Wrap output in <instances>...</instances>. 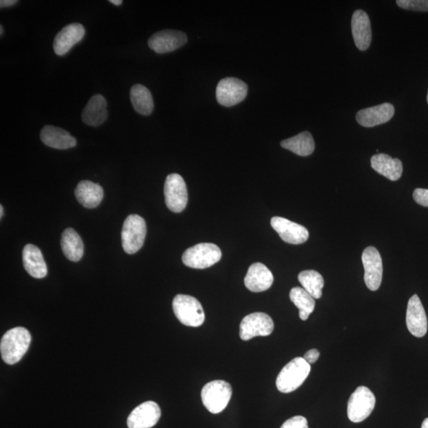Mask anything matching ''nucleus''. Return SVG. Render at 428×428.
I'll list each match as a JSON object with an SVG mask.
<instances>
[{
    "label": "nucleus",
    "instance_id": "obj_1",
    "mask_svg": "<svg viewBox=\"0 0 428 428\" xmlns=\"http://www.w3.org/2000/svg\"><path fill=\"white\" fill-rule=\"evenodd\" d=\"M30 342L32 335L27 329L17 327L8 331L0 343V351L4 363L9 365L19 363L27 353Z\"/></svg>",
    "mask_w": 428,
    "mask_h": 428
},
{
    "label": "nucleus",
    "instance_id": "obj_2",
    "mask_svg": "<svg viewBox=\"0 0 428 428\" xmlns=\"http://www.w3.org/2000/svg\"><path fill=\"white\" fill-rule=\"evenodd\" d=\"M311 371V366L307 361L298 357L285 365L276 379L277 389L289 394L299 388L307 380Z\"/></svg>",
    "mask_w": 428,
    "mask_h": 428
},
{
    "label": "nucleus",
    "instance_id": "obj_3",
    "mask_svg": "<svg viewBox=\"0 0 428 428\" xmlns=\"http://www.w3.org/2000/svg\"><path fill=\"white\" fill-rule=\"evenodd\" d=\"M172 307L177 319L188 327H200L205 321V313L201 303L190 295H176Z\"/></svg>",
    "mask_w": 428,
    "mask_h": 428
},
{
    "label": "nucleus",
    "instance_id": "obj_4",
    "mask_svg": "<svg viewBox=\"0 0 428 428\" xmlns=\"http://www.w3.org/2000/svg\"><path fill=\"white\" fill-rule=\"evenodd\" d=\"M232 394V386L228 382L216 380L203 387L201 396L206 409L213 414H218L226 409Z\"/></svg>",
    "mask_w": 428,
    "mask_h": 428
},
{
    "label": "nucleus",
    "instance_id": "obj_5",
    "mask_svg": "<svg viewBox=\"0 0 428 428\" xmlns=\"http://www.w3.org/2000/svg\"><path fill=\"white\" fill-rule=\"evenodd\" d=\"M222 251L216 244L202 243L186 250L182 254V262L187 267L205 269L221 261Z\"/></svg>",
    "mask_w": 428,
    "mask_h": 428
},
{
    "label": "nucleus",
    "instance_id": "obj_6",
    "mask_svg": "<svg viewBox=\"0 0 428 428\" xmlns=\"http://www.w3.org/2000/svg\"><path fill=\"white\" fill-rule=\"evenodd\" d=\"M147 228L144 218L132 214L126 219L122 227V248L127 254H135L144 244Z\"/></svg>",
    "mask_w": 428,
    "mask_h": 428
},
{
    "label": "nucleus",
    "instance_id": "obj_7",
    "mask_svg": "<svg viewBox=\"0 0 428 428\" xmlns=\"http://www.w3.org/2000/svg\"><path fill=\"white\" fill-rule=\"evenodd\" d=\"M376 403L375 396L368 387L359 386L350 396L348 403V416L353 423L363 422L373 412Z\"/></svg>",
    "mask_w": 428,
    "mask_h": 428
},
{
    "label": "nucleus",
    "instance_id": "obj_8",
    "mask_svg": "<svg viewBox=\"0 0 428 428\" xmlns=\"http://www.w3.org/2000/svg\"><path fill=\"white\" fill-rule=\"evenodd\" d=\"M274 321L264 313H254L246 316L239 325V336L248 341L257 336H268L273 333Z\"/></svg>",
    "mask_w": 428,
    "mask_h": 428
},
{
    "label": "nucleus",
    "instance_id": "obj_9",
    "mask_svg": "<svg viewBox=\"0 0 428 428\" xmlns=\"http://www.w3.org/2000/svg\"><path fill=\"white\" fill-rule=\"evenodd\" d=\"M165 197L167 207L174 213H180L186 208L188 193L186 182L178 175L167 176L165 185Z\"/></svg>",
    "mask_w": 428,
    "mask_h": 428
},
{
    "label": "nucleus",
    "instance_id": "obj_10",
    "mask_svg": "<svg viewBox=\"0 0 428 428\" xmlns=\"http://www.w3.org/2000/svg\"><path fill=\"white\" fill-rule=\"evenodd\" d=\"M248 89V85L241 80L233 78L223 79L217 86V100L224 106H235L246 98Z\"/></svg>",
    "mask_w": 428,
    "mask_h": 428
},
{
    "label": "nucleus",
    "instance_id": "obj_11",
    "mask_svg": "<svg viewBox=\"0 0 428 428\" xmlns=\"http://www.w3.org/2000/svg\"><path fill=\"white\" fill-rule=\"evenodd\" d=\"M361 261L364 267V280L366 287L371 292H376L381 287L383 266L378 249L374 247L366 248L361 254Z\"/></svg>",
    "mask_w": 428,
    "mask_h": 428
},
{
    "label": "nucleus",
    "instance_id": "obj_12",
    "mask_svg": "<svg viewBox=\"0 0 428 428\" xmlns=\"http://www.w3.org/2000/svg\"><path fill=\"white\" fill-rule=\"evenodd\" d=\"M187 43L185 33L178 30L166 29L152 35L147 44L156 54H164L181 48Z\"/></svg>",
    "mask_w": 428,
    "mask_h": 428
},
{
    "label": "nucleus",
    "instance_id": "obj_13",
    "mask_svg": "<svg viewBox=\"0 0 428 428\" xmlns=\"http://www.w3.org/2000/svg\"><path fill=\"white\" fill-rule=\"evenodd\" d=\"M406 324L409 333L416 337H424L427 334V315L421 300L416 294L414 295L407 303Z\"/></svg>",
    "mask_w": 428,
    "mask_h": 428
},
{
    "label": "nucleus",
    "instance_id": "obj_14",
    "mask_svg": "<svg viewBox=\"0 0 428 428\" xmlns=\"http://www.w3.org/2000/svg\"><path fill=\"white\" fill-rule=\"evenodd\" d=\"M271 225L283 241L290 244H300L307 241L308 229L299 224L281 217H274Z\"/></svg>",
    "mask_w": 428,
    "mask_h": 428
},
{
    "label": "nucleus",
    "instance_id": "obj_15",
    "mask_svg": "<svg viewBox=\"0 0 428 428\" xmlns=\"http://www.w3.org/2000/svg\"><path fill=\"white\" fill-rule=\"evenodd\" d=\"M161 416L159 405L154 401H146L132 410L127 420L129 428H151Z\"/></svg>",
    "mask_w": 428,
    "mask_h": 428
},
{
    "label": "nucleus",
    "instance_id": "obj_16",
    "mask_svg": "<svg viewBox=\"0 0 428 428\" xmlns=\"http://www.w3.org/2000/svg\"><path fill=\"white\" fill-rule=\"evenodd\" d=\"M85 35V29L80 23H71L66 25L56 36L54 40V50L56 54L64 56L82 40Z\"/></svg>",
    "mask_w": 428,
    "mask_h": 428
},
{
    "label": "nucleus",
    "instance_id": "obj_17",
    "mask_svg": "<svg viewBox=\"0 0 428 428\" xmlns=\"http://www.w3.org/2000/svg\"><path fill=\"white\" fill-rule=\"evenodd\" d=\"M273 283V274L261 263L252 264L244 278L246 287L254 293L266 292L272 287Z\"/></svg>",
    "mask_w": 428,
    "mask_h": 428
},
{
    "label": "nucleus",
    "instance_id": "obj_18",
    "mask_svg": "<svg viewBox=\"0 0 428 428\" xmlns=\"http://www.w3.org/2000/svg\"><path fill=\"white\" fill-rule=\"evenodd\" d=\"M394 113V106L383 104L359 110L356 115V120L361 126L374 127L389 121Z\"/></svg>",
    "mask_w": 428,
    "mask_h": 428
},
{
    "label": "nucleus",
    "instance_id": "obj_19",
    "mask_svg": "<svg viewBox=\"0 0 428 428\" xmlns=\"http://www.w3.org/2000/svg\"><path fill=\"white\" fill-rule=\"evenodd\" d=\"M351 30L357 48L361 51L368 49L372 40V30L368 14L357 10L351 19Z\"/></svg>",
    "mask_w": 428,
    "mask_h": 428
},
{
    "label": "nucleus",
    "instance_id": "obj_20",
    "mask_svg": "<svg viewBox=\"0 0 428 428\" xmlns=\"http://www.w3.org/2000/svg\"><path fill=\"white\" fill-rule=\"evenodd\" d=\"M23 266L27 272L35 278H43L48 274L42 252L34 244H27L23 252Z\"/></svg>",
    "mask_w": 428,
    "mask_h": 428
},
{
    "label": "nucleus",
    "instance_id": "obj_21",
    "mask_svg": "<svg viewBox=\"0 0 428 428\" xmlns=\"http://www.w3.org/2000/svg\"><path fill=\"white\" fill-rule=\"evenodd\" d=\"M45 145L56 150H69L76 145V140L68 131L53 126L43 127L40 134Z\"/></svg>",
    "mask_w": 428,
    "mask_h": 428
},
{
    "label": "nucleus",
    "instance_id": "obj_22",
    "mask_svg": "<svg viewBox=\"0 0 428 428\" xmlns=\"http://www.w3.org/2000/svg\"><path fill=\"white\" fill-rule=\"evenodd\" d=\"M76 200L83 206L93 209L99 205L104 200L103 187L93 182L83 180L78 183L75 188Z\"/></svg>",
    "mask_w": 428,
    "mask_h": 428
},
{
    "label": "nucleus",
    "instance_id": "obj_23",
    "mask_svg": "<svg viewBox=\"0 0 428 428\" xmlns=\"http://www.w3.org/2000/svg\"><path fill=\"white\" fill-rule=\"evenodd\" d=\"M106 105V100L103 95H95L91 97L83 110L82 120L84 123L95 127L104 123L108 118Z\"/></svg>",
    "mask_w": 428,
    "mask_h": 428
},
{
    "label": "nucleus",
    "instance_id": "obj_24",
    "mask_svg": "<svg viewBox=\"0 0 428 428\" xmlns=\"http://www.w3.org/2000/svg\"><path fill=\"white\" fill-rule=\"evenodd\" d=\"M371 167L391 181L399 180L403 172V165L396 158L383 154H377L371 157Z\"/></svg>",
    "mask_w": 428,
    "mask_h": 428
},
{
    "label": "nucleus",
    "instance_id": "obj_25",
    "mask_svg": "<svg viewBox=\"0 0 428 428\" xmlns=\"http://www.w3.org/2000/svg\"><path fill=\"white\" fill-rule=\"evenodd\" d=\"M61 248L66 258L73 262H78L82 259L84 246L82 239L73 228H66L61 236Z\"/></svg>",
    "mask_w": 428,
    "mask_h": 428
},
{
    "label": "nucleus",
    "instance_id": "obj_26",
    "mask_svg": "<svg viewBox=\"0 0 428 428\" xmlns=\"http://www.w3.org/2000/svg\"><path fill=\"white\" fill-rule=\"evenodd\" d=\"M281 146L300 156H308L312 154L315 150V142L312 134L305 131L283 141Z\"/></svg>",
    "mask_w": 428,
    "mask_h": 428
},
{
    "label": "nucleus",
    "instance_id": "obj_27",
    "mask_svg": "<svg viewBox=\"0 0 428 428\" xmlns=\"http://www.w3.org/2000/svg\"><path fill=\"white\" fill-rule=\"evenodd\" d=\"M130 99L132 106L137 113L142 115H150L154 108V99L150 91L141 84L132 86Z\"/></svg>",
    "mask_w": 428,
    "mask_h": 428
},
{
    "label": "nucleus",
    "instance_id": "obj_28",
    "mask_svg": "<svg viewBox=\"0 0 428 428\" xmlns=\"http://www.w3.org/2000/svg\"><path fill=\"white\" fill-rule=\"evenodd\" d=\"M289 298L299 309L300 320H307L315 309V299L303 288L294 287L290 290Z\"/></svg>",
    "mask_w": 428,
    "mask_h": 428
},
{
    "label": "nucleus",
    "instance_id": "obj_29",
    "mask_svg": "<svg viewBox=\"0 0 428 428\" xmlns=\"http://www.w3.org/2000/svg\"><path fill=\"white\" fill-rule=\"evenodd\" d=\"M298 281L303 289L314 299H320L322 296L324 285L322 275L316 271H304L298 274Z\"/></svg>",
    "mask_w": 428,
    "mask_h": 428
},
{
    "label": "nucleus",
    "instance_id": "obj_30",
    "mask_svg": "<svg viewBox=\"0 0 428 428\" xmlns=\"http://www.w3.org/2000/svg\"><path fill=\"white\" fill-rule=\"evenodd\" d=\"M396 3L409 11L428 12V0H397Z\"/></svg>",
    "mask_w": 428,
    "mask_h": 428
},
{
    "label": "nucleus",
    "instance_id": "obj_31",
    "mask_svg": "<svg viewBox=\"0 0 428 428\" xmlns=\"http://www.w3.org/2000/svg\"><path fill=\"white\" fill-rule=\"evenodd\" d=\"M280 428H309L308 421L303 416H294L285 421Z\"/></svg>",
    "mask_w": 428,
    "mask_h": 428
},
{
    "label": "nucleus",
    "instance_id": "obj_32",
    "mask_svg": "<svg viewBox=\"0 0 428 428\" xmlns=\"http://www.w3.org/2000/svg\"><path fill=\"white\" fill-rule=\"evenodd\" d=\"M414 198L419 205L428 207V189L417 188L414 192Z\"/></svg>",
    "mask_w": 428,
    "mask_h": 428
},
{
    "label": "nucleus",
    "instance_id": "obj_33",
    "mask_svg": "<svg viewBox=\"0 0 428 428\" xmlns=\"http://www.w3.org/2000/svg\"><path fill=\"white\" fill-rule=\"evenodd\" d=\"M320 357V351L317 349H311L305 354L303 358L307 363L311 365L317 361Z\"/></svg>",
    "mask_w": 428,
    "mask_h": 428
},
{
    "label": "nucleus",
    "instance_id": "obj_34",
    "mask_svg": "<svg viewBox=\"0 0 428 428\" xmlns=\"http://www.w3.org/2000/svg\"><path fill=\"white\" fill-rule=\"evenodd\" d=\"M18 1L16 0H1L0 1V7L3 8H8L13 6L15 3H17Z\"/></svg>",
    "mask_w": 428,
    "mask_h": 428
},
{
    "label": "nucleus",
    "instance_id": "obj_35",
    "mask_svg": "<svg viewBox=\"0 0 428 428\" xmlns=\"http://www.w3.org/2000/svg\"><path fill=\"white\" fill-rule=\"evenodd\" d=\"M112 4L116 5V6H120L122 3L121 0H110V1Z\"/></svg>",
    "mask_w": 428,
    "mask_h": 428
},
{
    "label": "nucleus",
    "instance_id": "obj_36",
    "mask_svg": "<svg viewBox=\"0 0 428 428\" xmlns=\"http://www.w3.org/2000/svg\"><path fill=\"white\" fill-rule=\"evenodd\" d=\"M421 428H428V418L423 422Z\"/></svg>",
    "mask_w": 428,
    "mask_h": 428
},
{
    "label": "nucleus",
    "instance_id": "obj_37",
    "mask_svg": "<svg viewBox=\"0 0 428 428\" xmlns=\"http://www.w3.org/2000/svg\"><path fill=\"white\" fill-rule=\"evenodd\" d=\"M3 206H0V217H3Z\"/></svg>",
    "mask_w": 428,
    "mask_h": 428
},
{
    "label": "nucleus",
    "instance_id": "obj_38",
    "mask_svg": "<svg viewBox=\"0 0 428 428\" xmlns=\"http://www.w3.org/2000/svg\"><path fill=\"white\" fill-rule=\"evenodd\" d=\"M3 25H0V35H3Z\"/></svg>",
    "mask_w": 428,
    "mask_h": 428
},
{
    "label": "nucleus",
    "instance_id": "obj_39",
    "mask_svg": "<svg viewBox=\"0 0 428 428\" xmlns=\"http://www.w3.org/2000/svg\"><path fill=\"white\" fill-rule=\"evenodd\" d=\"M427 104H428V93H427Z\"/></svg>",
    "mask_w": 428,
    "mask_h": 428
}]
</instances>
